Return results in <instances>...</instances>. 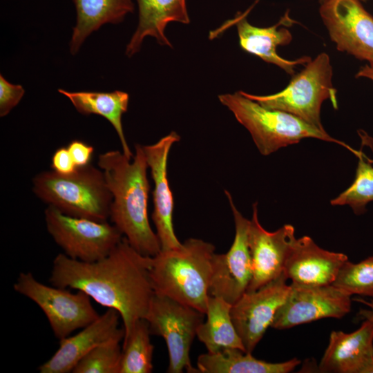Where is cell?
Listing matches in <instances>:
<instances>
[{
    "mask_svg": "<svg viewBox=\"0 0 373 373\" xmlns=\"http://www.w3.org/2000/svg\"><path fill=\"white\" fill-rule=\"evenodd\" d=\"M145 318L138 320L130 334L123 340L119 373H151L153 372L154 346Z\"/></svg>",
    "mask_w": 373,
    "mask_h": 373,
    "instance_id": "cell-25",
    "label": "cell"
},
{
    "mask_svg": "<svg viewBox=\"0 0 373 373\" xmlns=\"http://www.w3.org/2000/svg\"><path fill=\"white\" fill-rule=\"evenodd\" d=\"M151 260V256L139 253L123 237L108 256L95 262L58 254L50 282L56 287L84 291L98 304L117 310L123 322L124 339L136 322L145 318L155 294Z\"/></svg>",
    "mask_w": 373,
    "mask_h": 373,
    "instance_id": "cell-1",
    "label": "cell"
},
{
    "mask_svg": "<svg viewBox=\"0 0 373 373\" xmlns=\"http://www.w3.org/2000/svg\"><path fill=\"white\" fill-rule=\"evenodd\" d=\"M77 13L70 42L76 54L85 39L106 23H118L134 10L132 0H73Z\"/></svg>",
    "mask_w": 373,
    "mask_h": 373,
    "instance_id": "cell-21",
    "label": "cell"
},
{
    "mask_svg": "<svg viewBox=\"0 0 373 373\" xmlns=\"http://www.w3.org/2000/svg\"><path fill=\"white\" fill-rule=\"evenodd\" d=\"M351 296L333 284L307 286L291 283L271 327L285 329L325 318H341L351 309Z\"/></svg>",
    "mask_w": 373,
    "mask_h": 373,
    "instance_id": "cell-12",
    "label": "cell"
},
{
    "mask_svg": "<svg viewBox=\"0 0 373 373\" xmlns=\"http://www.w3.org/2000/svg\"><path fill=\"white\" fill-rule=\"evenodd\" d=\"M204 313L166 296L155 293L145 317L151 334L162 336L169 352L167 372H199L191 363L189 352Z\"/></svg>",
    "mask_w": 373,
    "mask_h": 373,
    "instance_id": "cell-7",
    "label": "cell"
},
{
    "mask_svg": "<svg viewBox=\"0 0 373 373\" xmlns=\"http://www.w3.org/2000/svg\"><path fill=\"white\" fill-rule=\"evenodd\" d=\"M332 67L327 54H319L293 77L283 90L268 95H256L240 91L244 96L271 109L292 114L307 123L325 131L321 121L323 102L330 99L338 108L336 90L333 87Z\"/></svg>",
    "mask_w": 373,
    "mask_h": 373,
    "instance_id": "cell-6",
    "label": "cell"
},
{
    "mask_svg": "<svg viewBox=\"0 0 373 373\" xmlns=\"http://www.w3.org/2000/svg\"><path fill=\"white\" fill-rule=\"evenodd\" d=\"M258 204H253L249 229V247L252 277L247 291H254L283 274L290 248L296 238L294 227L285 224L275 231H268L260 224Z\"/></svg>",
    "mask_w": 373,
    "mask_h": 373,
    "instance_id": "cell-14",
    "label": "cell"
},
{
    "mask_svg": "<svg viewBox=\"0 0 373 373\" xmlns=\"http://www.w3.org/2000/svg\"><path fill=\"white\" fill-rule=\"evenodd\" d=\"M139 10L137 27L126 48V55L131 57L141 48L145 37L155 38L162 46H172L165 35L169 22L187 24L189 17L186 0H136Z\"/></svg>",
    "mask_w": 373,
    "mask_h": 373,
    "instance_id": "cell-20",
    "label": "cell"
},
{
    "mask_svg": "<svg viewBox=\"0 0 373 373\" xmlns=\"http://www.w3.org/2000/svg\"><path fill=\"white\" fill-rule=\"evenodd\" d=\"M58 92L69 99L77 111L83 115L95 114L104 117L114 127L119 139L123 153L132 160L133 154L126 140L122 123V115L127 111L129 95L121 90L113 92Z\"/></svg>",
    "mask_w": 373,
    "mask_h": 373,
    "instance_id": "cell-22",
    "label": "cell"
},
{
    "mask_svg": "<svg viewBox=\"0 0 373 373\" xmlns=\"http://www.w3.org/2000/svg\"><path fill=\"white\" fill-rule=\"evenodd\" d=\"M13 288L41 308L59 340L85 327L99 316L91 304V298L84 291L72 293L66 288L46 285L31 272L20 273Z\"/></svg>",
    "mask_w": 373,
    "mask_h": 373,
    "instance_id": "cell-8",
    "label": "cell"
},
{
    "mask_svg": "<svg viewBox=\"0 0 373 373\" xmlns=\"http://www.w3.org/2000/svg\"><path fill=\"white\" fill-rule=\"evenodd\" d=\"M72 158L79 167L90 164L94 151V148L81 140H73L67 146Z\"/></svg>",
    "mask_w": 373,
    "mask_h": 373,
    "instance_id": "cell-31",
    "label": "cell"
},
{
    "mask_svg": "<svg viewBox=\"0 0 373 373\" xmlns=\"http://www.w3.org/2000/svg\"><path fill=\"white\" fill-rule=\"evenodd\" d=\"M121 334L88 352L73 368V373H119L122 349Z\"/></svg>",
    "mask_w": 373,
    "mask_h": 373,
    "instance_id": "cell-27",
    "label": "cell"
},
{
    "mask_svg": "<svg viewBox=\"0 0 373 373\" xmlns=\"http://www.w3.org/2000/svg\"><path fill=\"white\" fill-rule=\"evenodd\" d=\"M47 230L64 254L92 262L108 256L122 239V233L107 221L75 217L48 206L45 209Z\"/></svg>",
    "mask_w": 373,
    "mask_h": 373,
    "instance_id": "cell-9",
    "label": "cell"
},
{
    "mask_svg": "<svg viewBox=\"0 0 373 373\" xmlns=\"http://www.w3.org/2000/svg\"><path fill=\"white\" fill-rule=\"evenodd\" d=\"M355 300L365 305L370 310L373 311V300H366L363 298H356Z\"/></svg>",
    "mask_w": 373,
    "mask_h": 373,
    "instance_id": "cell-33",
    "label": "cell"
},
{
    "mask_svg": "<svg viewBox=\"0 0 373 373\" xmlns=\"http://www.w3.org/2000/svg\"><path fill=\"white\" fill-rule=\"evenodd\" d=\"M180 140L172 131L156 143L143 146L146 160L154 182L153 191V212L152 219L161 250L177 249L182 246L173 225V198L167 177V160L172 145Z\"/></svg>",
    "mask_w": 373,
    "mask_h": 373,
    "instance_id": "cell-15",
    "label": "cell"
},
{
    "mask_svg": "<svg viewBox=\"0 0 373 373\" xmlns=\"http://www.w3.org/2000/svg\"><path fill=\"white\" fill-rule=\"evenodd\" d=\"M246 15V13L238 14L232 20L237 27L240 46L245 51L259 57L267 63L278 66L290 75H294L296 65H305L312 60L307 56L288 60L277 54L278 46L289 44L292 40V35L287 28L277 29L280 25L291 26L295 22L289 17L288 12L276 24L268 28L251 25Z\"/></svg>",
    "mask_w": 373,
    "mask_h": 373,
    "instance_id": "cell-19",
    "label": "cell"
},
{
    "mask_svg": "<svg viewBox=\"0 0 373 373\" xmlns=\"http://www.w3.org/2000/svg\"><path fill=\"white\" fill-rule=\"evenodd\" d=\"M356 77H366L373 81V66L365 65L361 67L356 75Z\"/></svg>",
    "mask_w": 373,
    "mask_h": 373,
    "instance_id": "cell-32",
    "label": "cell"
},
{
    "mask_svg": "<svg viewBox=\"0 0 373 373\" xmlns=\"http://www.w3.org/2000/svg\"><path fill=\"white\" fill-rule=\"evenodd\" d=\"M355 155L358 164L352 184L330 203L334 206L348 205L355 214L361 215L365 213L367 204L373 202V160L359 151Z\"/></svg>",
    "mask_w": 373,
    "mask_h": 373,
    "instance_id": "cell-26",
    "label": "cell"
},
{
    "mask_svg": "<svg viewBox=\"0 0 373 373\" xmlns=\"http://www.w3.org/2000/svg\"><path fill=\"white\" fill-rule=\"evenodd\" d=\"M225 194L234 218L235 236L227 253L213 256L209 294L233 305L247 291L252 277L250 220L238 210L230 193L225 191Z\"/></svg>",
    "mask_w": 373,
    "mask_h": 373,
    "instance_id": "cell-10",
    "label": "cell"
},
{
    "mask_svg": "<svg viewBox=\"0 0 373 373\" xmlns=\"http://www.w3.org/2000/svg\"><path fill=\"white\" fill-rule=\"evenodd\" d=\"M319 12L341 52L373 66V17L360 0H319Z\"/></svg>",
    "mask_w": 373,
    "mask_h": 373,
    "instance_id": "cell-11",
    "label": "cell"
},
{
    "mask_svg": "<svg viewBox=\"0 0 373 373\" xmlns=\"http://www.w3.org/2000/svg\"><path fill=\"white\" fill-rule=\"evenodd\" d=\"M25 90L21 85L12 84L0 75V116L4 117L18 104Z\"/></svg>",
    "mask_w": 373,
    "mask_h": 373,
    "instance_id": "cell-29",
    "label": "cell"
},
{
    "mask_svg": "<svg viewBox=\"0 0 373 373\" xmlns=\"http://www.w3.org/2000/svg\"><path fill=\"white\" fill-rule=\"evenodd\" d=\"M348 257L318 247L307 236L296 238L285 260L283 274L292 283L307 286L332 285Z\"/></svg>",
    "mask_w": 373,
    "mask_h": 373,
    "instance_id": "cell-17",
    "label": "cell"
},
{
    "mask_svg": "<svg viewBox=\"0 0 373 373\" xmlns=\"http://www.w3.org/2000/svg\"><path fill=\"white\" fill-rule=\"evenodd\" d=\"M284 274L259 289L246 291L231 305V316L246 352L251 353L271 327L290 285Z\"/></svg>",
    "mask_w": 373,
    "mask_h": 373,
    "instance_id": "cell-13",
    "label": "cell"
},
{
    "mask_svg": "<svg viewBox=\"0 0 373 373\" xmlns=\"http://www.w3.org/2000/svg\"><path fill=\"white\" fill-rule=\"evenodd\" d=\"M365 318L351 333L332 331L319 363L323 372L373 373V311L363 310Z\"/></svg>",
    "mask_w": 373,
    "mask_h": 373,
    "instance_id": "cell-16",
    "label": "cell"
},
{
    "mask_svg": "<svg viewBox=\"0 0 373 373\" xmlns=\"http://www.w3.org/2000/svg\"><path fill=\"white\" fill-rule=\"evenodd\" d=\"M231 305L222 298L209 296L207 320L198 327L196 334L208 352L214 353L226 348L246 352L231 319Z\"/></svg>",
    "mask_w": 373,
    "mask_h": 373,
    "instance_id": "cell-24",
    "label": "cell"
},
{
    "mask_svg": "<svg viewBox=\"0 0 373 373\" xmlns=\"http://www.w3.org/2000/svg\"><path fill=\"white\" fill-rule=\"evenodd\" d=\"M215 247L189 238L177 249L151 257L150 276L155 293L206 313Z\"/></svg>",
    "mask_w": 373,
    "mask_h": 373,
    "instance_id": "cell-3",
    "label": "cell"
},
{
    "mask_svg": "<svg viewBox=\"0 0 373 373\" xmlns=\"http://www.w3.org/2000/svg\"><path fill=\"white\" fill-rule=\"evenodd\" d=\"M32 185L39 198L65 214L101 222L110 218L112 194L102 170L90 164L70 174L41 172Z\"/></svg>",
    "mask_w": 373,
    "mask_h": 373,
    "instance_id": "cell-4",
    "label": "cell"
},
{
    "mask_svg": "<svg viewBox=\"0 0 373 373\" xmlns=\"http://www.w3.org/2000/svg\"><path fill=\"white\" fill-rule=\"evenodd\" d=\"M220 102L232 112L236 119L250 133L263 155L298 143L305 138H315L343 146L353 153L356 150L289 113L265 108L244 96L240 91L218 96Z\"/></svg>",
    "mask_w": 373,
    "mask_h": 373,
    "instance_id": "cell-5",
    "label": "cell"
},
{
    "mask_svg": "<svg viewBox=\"0 0 373 373\" xmlns=\"http://www.w3.org/2000/svg\"><path fill=\"white\" fill-rule=\"evenodd\" d=\"M119 312L111 308L72 336L59 340L55 353L38 367L40 373H68L79 361L97 345L115 336L124 335L119 327Z\"/></svg>",
    "mask_w": 373,
    "mask_h": 373,
    "instance_id": "cell-18",
    "label": "cell"
},
{
    "mask_svg": "<svg viewBox=\"0 0 373 373\" xmlns=\"http://www.w3.org/2000/svg\"><path fill=\"white\" fill-rule=\"evenodd\" d=\"M51 161L52 169L60 174H70L78 169L67 147L57 149L54 153Z\"/></svg>",
    "mask_w": 373,
    "mask_h": 373,
    "instance_id": "cell-30",
    "label": "cell"
},
{
    "mask_svg": "<svg viewBox=\"0 0 373 373\" xmlns=\"http://www.w3.org/2000/svg\"><path fill=\"white\" fill-rule=\"evenodd\" d=\"M300 363L297 358L269 363L257 359L251 353L240 349L226 348L200 355L197 366L199 372L202 373H288Z\"/></svg>",
    "mask_w": 373,
    "mask_h": 373,
    "instance_id": "cell-23",
    "label": "cell"
},
{
    "mask_svg": "<svg viewBox=\"0 0 373 373\" xmlns=\"http://www.w3.org/2000/svg\"><path fill=\"white\" fill-rule=\"evenodd\" d=\"M98 166L113 197L112 222L139 253L155 256L161 251V245L149 220V166L143 146L135 145L132 161L119 151L101 153Z\"/></svg>",
    "mask_w": 373,
    "mask_h": 373,
    "instance_id": "cell-2",
    "label": "cell"
},
{
    "mask_svg": "<svg viewBox=\"0 0 373 373\" xmlns=\"http://www.w3.org/2000/svg\"><path fill=\"white\" fill-rule=\"evenodd\" d=\"M350 295L373 298V255L354 263L347 260L333 283Z\"/></svg>",
    "mask_w": 373,
    "mask_h": 373,
    "instance_id": "cell-28",
    "label": "cell"
}]
</instances>
